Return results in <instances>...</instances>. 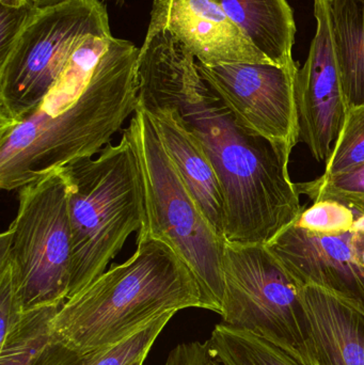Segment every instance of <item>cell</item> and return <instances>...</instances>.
I'll return each instance as SVG.
<instances>
[{
    "label": "cell",
    "mask_w": 364,
    "mask_h": 365,
    "mask_svg": "<svg viewBox=\"0 0 364 365\" xmlns=\"http://www.w3.org/2000/svg\"><path fill=\"white\" fill-rule=\"evenodd\" d=\"M145 359L140 360V361L136 362V364L132 365H145Z\"/></svg>",
    "instance_id": "cell-29"
},
{
    "label": "cell",
    "mask_w": 364,
    "mask_h": 365,
    "mask_svg": "<svg viewBox=\"0 0 364 365\" xmlns=\"http://www.w3.org/2000/svg\"><path fill=\"white\" fill-rule=\"evenodd\" d=\"M138 108L149 115L167 155L212 227L224 238V193L202 143L175 107L138 102Z\"/></svg>",
    "instance_id": "cell-13"
},
{
    "label": "cell",
    "mask_w": 364,
    "mask_h": 365,
    "mask_svg": "<svg viewBox=\"0 0 364 365\" xmlns=\"http://www.w3.org/2000/svg\"><path fill=\"white\" fill-rule=\"evenodd\" d=\"M224 197L226 242L267 245L301 215L298 185L288 175L291 150L250 132L231 111L199 126Z\"/></svg>",
    "instance_id": "cell-3"
},
{
    "label": "cell",
    "mask_w": 364,
    "mask_h": 365,
    "mask_svg": "<svg viewBox=\"0 0 364 365\" xmlns=\"http://www.w3.org/2000/svg\"><path fill=\"white\" fill-rule=\"evenodd\" d=\"M202 309L192 270L160 240L137 238L134 255L66 300L49 328L51 341L80 355L110 349L155 319Z\"/></svg>",
    "instance_id": "cell-2"
},
{
    "label": "cell",
    "mask_w": 364,
    "mask_h": 365,
    "mask_svg": "<svg viewBox=\"0 0 364 365\" xmlns=\"http://www.w3.org/2000/svg\"><path fill=\"white\" fill-rule=\"evenodd\" d=\"M209 355L222 365H312L271 341L226 324L216 325Z\"/></svg>",
    "instance_id": "cell-17"
},
{
    "label": "cell",
    "mask_w": 364,
    "mask_h": 365,
    "mask_svg": "<svg viewBox=\"0 0 364 365\" xmlns=\"http://www.w3.org/2000/svg\"><path fill=\"white\" fill-rule=\"evenodd\" d=\"M0 59H2L40 9L32 6L30 2L0 4Z\"/></svg>",
    "instance_id": "cell-23"
},
{
    "label": "cell",
    "mask_w": 364,
    "mask_h": 365,
    "mask_svg": "<svg viewBox=\"0 0 364 365\" xmlns=\"http://www.w3.org/2000/svg\"><path fill=\"white\" fill-rule=\"evenodd\" d=\"M364 165V105L350 108L321 179L346 175Z\"/></svg>",
    "instance_id": "cell-19"
},
{
    "label": "cell",
    "mask_w": 364,
    "mask_h": 365,
    "mask_svg": "<svg viewBox=\"0 0 364 365\" xmlns=\"http://www.w3.org/2000/svg\"><path fill=\"white\" fill-rule=\"evenodd\" d=\"M24 314L13 282L10 259L0 251V342L19 325Z\"/></svg>",
    "instance_id": "cell-22"
},
{
    "label": "cell",
    "mask_w": 364,
    "mask_h": 365,
    "mask_svg": "<svg viewBox=\"0 0 364 365\" xmlns=\"http://www.w3.org/2000/svg\"><path fill=\"white\" fill-rule=\"evenodd\" d=\"M305 285L339 294L364 309V214L336 200H313L266 245Z\"/></svg>",
    "instance_id": "cell-9"
},
{
    "label": "cell",
    "mask_w": 364,
    "mask_h": 365,
    "mask_svg": "<svg viewBox=\"0 0 364 365\" xmlns=\"http://www.w3.org/2000/svg\"><path fill=\"white\" fill-rule=\"evenodd\" d=\"M336 59L348 109L364 105V0H329Z\"/></svg>",
    "instance_id": "cell-16"
},
{
    "label": "cell",
    "mask_w": 364,
    "mask_h": 365,
    "mask_svg": "<svg viewBox=\"0 0 364 365\" xmlns=\"http://www.w3.org/2000/svg\"><path fill=\"white\" fill-rule=\"evenodd\" d=\"M222 323L310 362L303 285L266 245L226 242Z\"/></svg>",
    "instance_id": "cell-8"
},
{
    "label": "cell",
    "mask_w": 364,
    "mask_h": 365,
    "mask_svg": "<svg viewBox=\"0 0 364 365\" xmlns=\"http://www.w3.org/2000/svg\"><path fill=\"white\" fill-rule=\"evenodd\" d=\"M108 29L100 0H66L38 11L0 59V132L36 110L77 49Z\"/></svg>",
    "instance_id": "cell-7"
},
{
    "label": "cell",
    "mask_w": 364,
    "mask_h": 365,
    "mask_svg": "<svg viewBox=\"0 0 364 365\" xmlns=\"http://www.w3.org/2000/svg\"><path fill=\"white\" fill-rule=\"evenodd\" d=\"M175 315V312L162 315L138 334L106 349L100 358L90 365H132L140 360L147 359L156 339Z\"/></svg>",
    "instance_id": "cell-21"
},
{
    "label": "cell",
    "mask_w": 364,
    "mask_h": 365,
    "mask_svg": "<svg viewBox=\"0 0 364 365\" xmlns=\"http://www.w3.org/2000/svg\"><path fill=\"white\" fill-rule=\"evenodd\" d=\"M252 44L278 66H295L296 25L286 0H216Z\"/></svg>",
    "instance_id": "cell-15"
},
{
    "label": "cell",
    "mask_w": 364,
    "mask_h": 365,
    "mask_svg": "<svg viewBox=\"0 0 364 365\" xmlns=\"http://www.w3.org/2000/svg\"><path fill=\"white\" fill-rule=\"evenodd\" d=\"M123 134L136 154L142 182L145 220L138 238L170 247L194 274L202 309L222 314L226 240L212 227L167 155L149 115L137 108Z\"/></svg>",
    "instance_id": "cell-5"
},
{
    "label": "cell",
    "mask_w": 364,
    "mask_h": 365,
    "mask_svg": "<svg viewBox=\"0 0 364 365\" xmlns=\"http://www.w3.org/2000/svg\"><path fill=\"white\" fill-rule=\"evenodd\" d=\"M100 1L105 2L107 1V0H100ZM115 4H118V6H122V4H124V0H115Z\"/></svg>",
    "instance_id": "cell-28"
},
{
    "label": "cell",
    "mask_w": 364,
    "mask_h": 365,
    "mask_svg": "<svg viewBox=\"0 0 364 365\" xmlns=\"http://www.w3.org/2000/svg\"><path fill=\"white\" fill-rule=\"evenodd\" d=\"M60 307L25 313L19 325L0 342V365H31L36 354L51 341V322Z\"/></svg>",
    "instance_id": "cell-18"
},
{
    "label": "cell",
    "mask_w": 364,
    "mask_h": 365,
    "mask_svg": "<svg viewBox=\"0 0 364 365\" xmlns=\"http://www.w3.org/2000/svg\"><path fill=\"white\" fill-rule=\"evenodd\" d=\"M19 210L0 236L24 313L62 306L68 297L73 238L68 185L55 171L19 189Z\"/></svg>",
    "instance_id": "cell-6"
},
{
    "label": "cell",
    "mask_w": 364,
    "mask_h": 365,
    "mask_svg": "<svg viewBox=\"0 0 364 365\" xmlns=\"http://www.w3.org/2000/svg\"><path fill=\"white\" fill-rule=\"evenodd\" d=\"M312 365H364V309L316 285L303 289Z\"/></svg>",
    "instance_id": "cell-14"
},
{
    "label": "cell",
    "mask_w": 364,
    "mask_h": 365,
    "mask_svg": "<svg viewBox=\"0 0 364 365\" xmlns=\"http://www.w3.org/2000/svg\"><path fill=\"white\" fill-rule=\"evenodd\" d=\"M140 48L104 30L77 49L36 110L0 132V187L17 190L100 153L138 108Z\"/></svg>",
    "instance_id": "cell-1"
},
{
    "label": "cell",
    "mask_w": 364,
    "mask_h": 365,
    "mask_svg": "<svg viewBox=\"0 0 364 365\" xmlns=\"http://www.w3.org/2000/svg\"><path fill=\"white\" fill-rule=\"evenodd\" d=\"M149 29L168 30L207 66L274 63L216 0H154Z\"/></svg>",
    "instance_id": "cell-12"
},
{
    "label": "cell",
    "mask_w": 364,
    "mask_h": 365,
    "mask_svg": "<svg viewBox=\"0 0 364 365\" xmlns=\"http://www.w3.org/2000/svg\"><path fill=\"white\" fill-rule=\"evenodd\" d=\"M198 63L203 76L241 126L292 151L301 139L297 64Z\"/></svg>",
    "instance_id": "cell-10"
},
{
    "label": "cell",
    "mask_w": 364,
    "mask_h": 365,
    "mask_svg": "<svg viewBox=\"0 0 364 365\" xmlns=\"http://www.w3.org/2000/svg\"><path fill=\"white\" fill-rule=\"evenodd\" d=\"M211 358L209 341L205 343H182L175 346L165 365H203Z\"/></svg>",
    "instance_id": "cell-25"
},
{
    "label": "cell",
    "mask_w": 364,
    "mask_h": 365,
    "mask_svg": "<svg viewBox=\"0 0 364 365\" xmlns=\"http://www.w3.org/2000/svg\"><path fill=\"white\" fill-rule=\"evenodd\" d=\"M105 351L106 349L80 355L62 343L51 340L36 354L31 365H90L100 358Z\"/></svg>",
    "instance_id": "cell-24"
},
{
    "label": "cell",
    "mask_w": 364,
    "mask_h": 365,
    "mask_svg": "<svg viewBox=\"0 0 364 365\" xmlns=\"http://www.w3.org/2000/svg\"><path fill=\"white\" fill-rule=\"evenodd\" d=\"M297 185L301 193L307 195L312 201L336 200L348 204L364 214V165L346 175L329 179L318 178L316 181Z\"/></svg>",
    "instance_id": "cell-20"
},
{
    "label": "cell",
    "mask_w": 364,
    "mask_h": 365,
    "mask_svg": "<svg viewBox=\"0 0 364 365\" xmlns=\"http://www.w3.org/2000/svg\"><path fill=\"white\" fill-rule=\"evenodd\" d=\"M329 0H314L316 31L307 61L296 79L299 133L318 162L331 160L348 106L336 59Z\"/></svg>",
    "instance_id": "cell-11"
},
{
    "label": "cell",
    "mask_w": 364,
    "mask_h": 365,
    "mask_svg": "<svg viewBox=\"0 0 364 365\" xmlns=\"http://www.w3.org/2000/svg\"><path fill=\"white\" fill-rule=\"evenodd\" d=\"M203 365H222V364H220L219 361H217V360L216 359H213V358H209V360H207V362H205L204 364Z\"/></svg>",
    "instance_id": "cell-27"
},
{
    "label": "cell",
    "mask_w": 364,
    "mask_h": 365,
    "mask_svg": "<svg viewBox=\"0 0 364 365\" xmlns=\"http://www.w3.org/2000/svg\"><path fill=\"white\" fill-rule=\"evenodd\" d=\"M32 6L36 8L43 10V9L51 8V6H57V4H62L66 0H29Z\"/></svg>",
    "instance_id": "cell-26"
},
{
    "label": "cell",
    "mask_w": 364,
    "mask_h": 365,
    "mask_svg": "<svg viewBox=\"0 0 364 365\" xmlns=\"http://www.w3.org/2000/svg\"><path fill=\"white\" fill-rule=\"evenodd\" d=\"M62 170L68 180L73 238L68 299L104 274L128 236L140 231L145 201L136 154L124 134L96 158Z\"/></svg>",
    "instance_id": "cell-4"
}]
</instances>
